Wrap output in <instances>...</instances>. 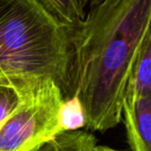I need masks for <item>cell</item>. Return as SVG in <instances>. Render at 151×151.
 Listing matches in <instances>:
<instances>
[{
	"instance_id": "6da1fadb",
	"label": "cell",
	"mask_w": 151,
	"mask_h": 151,
	"mask_svg": "<svg viewBox=\"0 0 151 151\" xmlns=\"http://www.w3.org/2000/svg\"><path fill=\"white\" fill-rule=\"evenodd\" d=\"M150 26L151 0H101L69 28L65 99H79L87 129L104 132L122 120L128 80Z\"/></svg>"
},
{
	"instance_id": "7a4b0ae2",
	"label": "cell",
	"mask_w": 151,
	"mask_h": 151,
	"mask_svg": "<svg viewBox=\"0 0 151 151\" xmlns=\"http://www.w3.org/2000/svg\"><path fill=\"white\" fill-rule=\"evenodd\" d=\"M70 58L69 27L40 0H0V83L50 78L65 99Z\"/></svg>"
},
{
	"instance_id": "3957f363",
	"label": "cell",
	"mask_w": 151,
	"mask_h": 151,
	"mask_svg": "<svg viewBox=\"0 0 151 151\" xmlns=\"http://www.w3.org/2000/svg\"><path fill=\"white\" fill-rule=\"evenodd\" d=\"M15 88L20 101L0 127V151H35L61 134V88L50 78H38Z\"/></svg>"
},
{
	"instance_id": "277c9868",
	"label": "cell",
	"mask_w": 151,
	"mask_h": 151,
	"mask_svg": "<svg viewBox=\"0 0 151 151\" xmlns=\"http://www.w3.org/2000/svg\"><path fill=\"white\" fill-rule=\"evenodd\" d=\"M122 119L132 150L151 151V92L125 95Z\"/></svg>"
},
{
	"instance_id": "5b68a950",
	"label": "cell",
	"mask_w": 151,
	"mask_h": 151,
	"mask_svg": "<svg viewBox=\"0 0 151 151\" xmlns=\"http://www.w3.org/2000/svg\"><path fill=\"white\" fill-rule=\"evenodd\" d=\"M151 92V26L143 40L132 66L125 95Z\"/></svg>"
},
{
	"instance_id": "8992f818",
	"label": "cell",
	"mask_w": 151,
	"mask_h": 151,
	"mask_svg": "<svg viewBox=\"0 0 151 151\" xmlns=\"http://www.w3.org/2000/svg\"><path fill=\"white\" fill-rule=\"evenodd\" d=\"M96 139L86 130L61 132L35 151H95Z\"/></svg>"
},
{
	"instance_id": "52a82bcc",
	"label": "cell",
	"mask_w": 151,
	"mask_h": 151,
	"mask_svg": "<svg viewBox=\"0 0 151 151\" xmlns=\"http://www.w3.org/2000/svg\"><path fill=\"white\" fill-rule=\"evenodd\" d=\"M56 18L67 27L78 25L86 15L88 0H40Z\"/></svg>"
},
{
	"instance_id": "ba28073f",
	"label": "cell",
	"mask_w": 151,
	"mask_h": 151,
	"mask_svg": "<svg viewBox=\"0 0 151 151\" xmlns=\"http://www.w3.org/2000/svg\"><path fill=\"white\" fill-rule=\"evenodd\" d=\"M59 124L61 132H75L86 127V116L78 97L65 99L59 112Z\"/></svg>"
},
{
	"instance_id": "9c48e42d",
	"label": "cell",
	"mask_w": 151,
	"mask_h": 151,
	"mask_svg": "<svg viewBox=\"0 0 151 151\" xmlns=\"http://www.w3.org/2000/svg\"><path fill=\"white\" fill-rule=\"evenodd\" d=\"M20 101V92L11 85L0 83V127Z\"/></svg>"
},
{
	"instance_id": "30bf717a",
	"label": "cell",
	"mask_w": 151,
	"mask_h": 151,
	"mask_svg": "<svg viewBox=\"0 0 151 151\" xmlns=\"http://www.w3.org/2000/svg\"><path fill=\"white\" fill-rule=\"evenodd\" d=\"M95 151H121V150H117V149L111 148V147H108V146H97L96 145Z\"/></svg>"
},
{
	"instance_id": "8fae6325",
	"label": "cell",
	"mask_w": 151,
	"mask_h": 151,
	"mask_svg": "<svg viewBox=\"0 0 151 151\" xmlns=\"http://www.w3.org/2000/svg\"><path fill=\"white\" fill-rule=\"evenodd\" d=\"M101 0H88V6H93V5L97 4L99 2H101Z\"/></svg>"
}]
</instances>
